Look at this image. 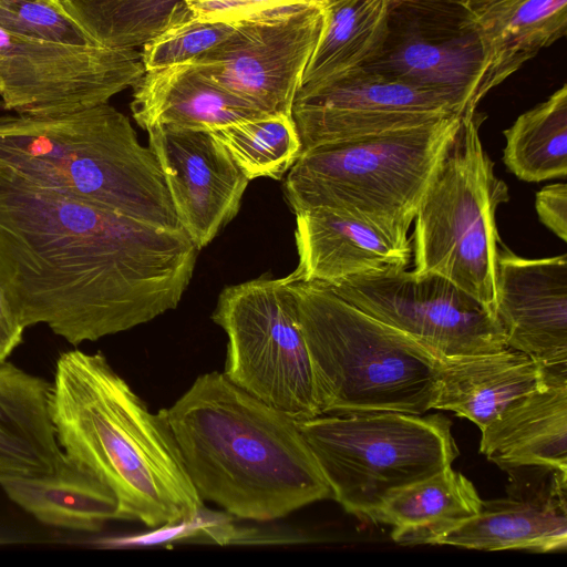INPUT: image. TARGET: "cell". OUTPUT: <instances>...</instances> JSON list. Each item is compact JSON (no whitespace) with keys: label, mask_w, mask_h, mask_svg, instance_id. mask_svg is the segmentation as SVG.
<instances>
[{"label":"cell","mask_w":567,"mask_h":567,"mask_svg":"<svg viewBox=\"0 0 567 567\" xmlns=\"http://www.w3.org/2000/svg\"><path fill=\"white\" fill-rule=\"evenodd\" d=\"M198 249L158 228L0 174V288L25 329L76 347L177 307Z\"/></svg>","instance_id":"obj_1"},{"label":"cell","mask_w":567,"mask_h":567,"mask_svg":"<svg viewBox=\"0 0 567 567\" xmlns=\"http://www.w3.org/2000/svg\"><path fill=\"white\" fill-rule=\"evenodd\" d=\"M50 412L64 455L113 492L120 519L159 528L202 514L165 409L151 412L102 353L59 355Z\"/></svg>","instance_id":"obj_2"},{"label":"cell","mask_w":567,"mask_h":567,"mask_svg":"<svg viewBox=\"0 0 567 567\" xmlns=\"http://www.w3.org/2000/svg\"><path fill=\"white\" fill-rule=\"evenodd\" d=\"M165 413L203 501L268 522L331 497L298 421L223 372L199 375Z\"/></svg>","instance_id":"obj_3"},{"label":"cell","mask_w":567,"mask_h":567,"mask_svg":"<svg viewBox=\"0 0 567 567\" xmlns=\"http://www.w3.org/2000/svg\"><path fill=\"white\" fill-rule=\"evenodd\" d=\"M0 174L164 229H183L163 172L109 103L0 116Z\"/></svg>","instance_id":"obj_4"},{"label":"cell","mask_w":567,"mask_h":567,"mask_svg":"<svg viewBox=\"0 0 567 567\" xmlns=\"http://www.w3.org/2000/svg\"><path fill=\"white\" fill-rule=\"evenodd\" d=\"M291 274L320 415L433 409L442 358L328 286Z\"/></svg>","instance_id":"obj_5"},{"label":"cell","mask_w":567,"mask_h":567,"mask_svg":"<svg viewBox=\"0 0 567 567\" xmlns=\"http://www.w3.org/2000/svg\"><path fill=\"white\" fill-rule=\"evenodd\" d=\"M461 114L303 150L284 183L295 214L323 207L362 220L412 252L408 231Z\"/></svg>","instance_id":"obj_6"},{"label":"cell","mask_w":567,"mask_h":567,"mask_svg":"<svg viewBox=\"0 0 567 567\" xmlns=\"http://www.w3.org/2000/svg\"><path fill=\"white\" fill-rule=\"evenodd\" d=\"M480 124L475 111L462 114L434 168L414 218L413 271L439 274L494 311L496 212L509 193L483 148Z\"/></svg>","instance_id":"obj_7"},{"label":"cell","mask_w":567,"mask_h":567,"mask_svg":"<svg viewBox=\"0 0 567 567\" xmlns=\"http://www.w3.org/2000/svg\"><path fill=\"white\" fill-rule=\"evenodd\" d=\"M393 411L321 414L298 426L331 497L369 519L392 494L452 465L460 452L451 421Z\"/></svg>","instance_id":"obj_8"},{"label":"cell","mask_w":567,"mask_h":567,"mask_svg":"<svg viewBox=\"0 0 567 567\" xmlns=\"http://www.w3.org/2000/svg\"><path fill=\"white\" fill-rule=\"evenodd\" d=\"M292 279L290 274L226 287L212 318L228 338L226 378L289 417L303 421L320 414Z\"/></svg>","instance_id":"obj_9"},{"label":"cell","mask_w":567,"mask_h":567,"mask_svg":"<svg viewBox=\"0 0 567 567\" xmlns=\"http://www.w3.org/2000/svg\"><path fill=\"white\" fill-rule=\"evenodd\" d=\"M328 287L442 359L507 348L494 311L439 274L419 275L395 268L354 276Z\"/></svg>","instance_id":"obj_10"},{"label":"cell","mask_w":567,"mask_h":567,"mask_svg":"<svg viewBox=\"0 0 567 567\" xmlns=\"http://www.w3.org/2000/svg\"><path fill=\"white\" fill-rule=\"evenodd\" d=\"M141 53L29 39L0 29V107L25 115L89 109L133 86Z\"/></svg>","instance_id":"obj_11"},{"label":"cell","mask_w":567,"mask_h":567,"mask_svg":"<svg viewBox=\"0 0 567 567\" xmlns=\"http://www.w3.org/2000/svg\"><path fill=\"white\" fill-rule=\"evenodd\" d=\"M323 18V6L312 2L257 11L236 20L225 40L192 62L261 112L291 115Z\"/></svg>","instance_id":"obj_12"},{"label":"cell","mask_w":567,"mask_h":567,"mask_svg":"<svg viewBox=\"0 0 567 567\" xmlns=\"http://www.w3.org/2000/svg\"><path fill=\"white\" fill-rule=\"evenodd\" d=\"M362 68L475 111L484 73L481 35L462 2L390 0L384 40Z\"/></svg>","instance_id":"obj_13"},{"label":"cell","mask_w":567,"mask_h":567,"mask_svg":"<svg viewBox=\"0 0 567 567\" xmlns=\"http://www.w3.org/2000/svg\"><path fill=\"white\" fill-rule=\"evenodd\" d=\"M452 114L464 113L446 96L367 68L301 85L291 109L302 151L419 126Z\"/></svg>","instance_id":"obj_14"},{"label":"cell","mask_w":567,"mask_h":567,"mask_svg":"<svg viewBox=\"0 0 567 567\" xmlns=\"http://www.w3.org/2000/svg\"><path fill=\"white\" fill-rule=\"evenodd\" d=\"M147 133L177 218L199 250L237 215L249 179L209 131L154 126Z\"/></svg>","instance_id":"obj_15"},{"label":"cell","mask_w":567,"mask_h":567,"mask_svg":"<svg viewBox=\"0 0 567 567\" xmlns=\"http://www.w3.org/2000/svg\"><path fill=\"white\" fill-rule=\"evenodd\" d=\"M495 316L507 348L567 371V255L528 259L501 243Z\"/></svg>","instance_id":"obj_16"},{"label":"cell","mask_w":567,"mask_h":567,"mask_svg":"<svg viewBox=\"0 0 567 567\" xmlns=\"http://www.w3.org/2000/svg\"><path fill=\"white\" fill-rule=\"evenodd\" d=\"M539 470L537 480H513L507 496L483 501L476 515L437 537L433 545L540 553L566 549L567 474Z\"/></svg>","instance_id":"obj_17"},{"label":"cell","mask_w":567,"mask_h":567,"mask_svg":"<svg viewBox=\"0 0 567 567\" xmlns=\"http://www.w3.org/2000/svg\"><path fill=\"white\" fill-rule=\"evenodd\" d=\"M295 215L297 280L333 286L354 276L409 265L412 252L398 248L362 220L323 207Z\"/></svg>","instance_id":"obj_18"},{"label":"cell","mask_w":567,"mask_h":567,"mask_svg":"<svg viewBox=\"0 0 567 567\" xmlns=\"http://www.w3.org/2000/svg\"><path fill=\"white\" fill-rule=\"evenodd\" d=\"M480 451L504 470L546 467L567 474V371L545 380L482 430Z\"/></svg>","instance_id":"obj_19"},{"label":"cell","mask_w":567,"mask_h":567,"mask_svg":"<svg viewBox=\"0 0 567 567\" xmlns=\"http://www.w3.org/2000/svg\"><path fill=\"white\" fill-rule=\"evenodd\" d=\"M131 111L143 130L213 131L270 115L221 86L192 61L144 71L132 86Z\"/></svg>","instance_id":"obj_20"},{"label":"cell","mask_w":567,"mask_h":567,"mask_svg":"<svg viewBox=\"0 0 567 567\" xmlns=\"http://www.w3.org/2000/svg\"><path fill=\"white\" fill-rule=\"evenodd\" d=\"M462 3L484 48L480 101L567 32V0H464Z\"/></svg>","instance_id":"obj_21"},{"label":"cell","mask_w":567,"mask_h":567,"mask_svg":"<svg viewBox=\"0 0 567 567\" xmlns=\"http://www.w3.org/2000/svg\"><path fill=\"white\" fill-rule=\"evenodd\" d=\"M50 393L48 380L0 362V480L51 473L64 463Z\"/></svg>","instance_id":"obj_22"},{"label":"cell","mask_w":567,"mask_h":567,"mask_svg":"<svg viewBox=\"0 0 567 567\" xmlns=\"http://www.w3.org/2000/svg\"><path fill=\"white\" fill-rule=\"evenodd\" d=\"M546 373L534 359L511 348L443 358L433 409L454 412L482 430L508 405L536 389Z\"/></svg>","instance_id":"obj_23"},{"label":"cell","mask_w":567,"mask_h":567,"mask_svg":"<svg viewBox=\"0 0 567 567\" xmlns=\"http://www.w3.org/2000/svg\"><path fill=\"white\" fill-rule=\"evenodd\" d=\"M0 486L10 501L49 526L95 533L120 519L113 492L66 456L54 472L3 478Z\"/></svg>","instance_id":"obj_24"},{"label":"cell","mask_w":567,"mask_h":567,"mask_svg":"<svg viewBox=\"0 0 567 567\" xmlns=\"http://www.w3.org/2000/svg\"><path fill=\"white\" fill-rule=\"evenodd\" d=\"M482 502L473 483L450 465L392 494L369 519L391 525V537L401 545H433L476 515Z\"/></svg>","instance_id":"obj_25"},{"label":"cell","mask_w":567,"mask_h":567,"mask_svg":"<svg viewBox=\"0 0 567 567\" xmlns=\"http://www.w3.org/2000/svg\"><path fill=\"white\" fill-rule=\"evenodd\" d=\"M389 3L390 0L328 2L323 7L321 34L301 85L321 82L370 62L384 40Z\"/></svg>","instance_id":"obj_26"},{"label":"cell","mask_w":567,"mask_h":567,"mask_svg":"<svg viewBox=\"0 0 567 567\" xmlns=\"http://www.w3.org/2000/svg\"><path fill=\"white\" fill-rule=\"evenodd\" d=\"M505 166L519 179L538 183L567 175V85L520 114L504 131Z\"/></svg>","instance_id":"obj_27"},{"label":"cell","mask_w":567,"mask_h":567,"mask_svg":"<svg viewBox=\"0 0 567 567\" xmlns=\"http://www.w3.org/2000/svg\"><path fill=\"white\" fill-rule=\"evenodd\" d=\"M62 9L100 45L143 47L190 16L184 0H61Z\"/></svg>","instance_id":"obj_28"},{"label":"cell","mask_w":567,"mask_h":567,"mask_svg":"<svg viewBox=\"0 0 567 567\" xmlns=\"http://www.w3.org/2000/svg\"><path fill=\"white\" fill-rule=\"evenodd\" d=\"M209 132L249 181L281 179L302 152L291 115H262Z\"/></svg>","instance_id":"obj_29"},{"label":"cell","mask_w":567,"mask_h":567,"mask_svg":"<svg viewBox=\"0 0 567 567\" xmlns=\"http://www.w3.org/2000/svg\"><path fill=\"white\" fill-rule=\"evenodd\" d=\"M0 29L34 40L74 45L97 44L52 0H0Z\"/></svg>","instance_id":"obj_30"},{"label":"cell","mask_w":567,"mask_h":567,"mask_svg":"<svg viewBox=\"0 0 567 567\" xmlns=\"http://www.w3.org/2000/svg\"><path fill=\"white\" fill-rule=\"evenodd\" d=\"M234 28L235 21H205L194 16L172 24L143 45L144 71L193 61L218 45Z\"/></svg>","instance_id":"obj_31"},{"label":"cell","mask_w":567,"mask_h":567,"mask_svg":"<svg viewBox=\"0 0 567 567\" xmlns=\"http://www.w3.org/2000/svg\"><path fill=\"white\" fill-rule=\"evenodd\" d=\"M193 16L205 21H236L276 6L312 2L324 7L326 0H184Z\"/></svg>","instance_id":"obj_32"},{"label":"cell","mask_w":567,"mask_h":567,"mask_svg":"<svg viewBox=\"0 0 567 567\" xmlns=\"http://www.w3.org/2000/svg\"><path fill=\"white\" fill-rule=\"evenodd\" d=\"M535 208L539 220L563 241L567 240V185H546L536 194Z\"/></svg>","instance_id":"obj_33"},{"label":"cell","mask_w":567,"mask_h":567,"mask_svg":"<svg viewBox=\"0 0 567 567\" xmlns=\"http://www.w3.org/2000/svg\"><path fill=\"white\" fill-rule=\"evenodd\" d=\"M24 328L12 311L4 292L0 288V362L7 361L21 344Z\"/></svg>","instance_id":"obj_34"},{"label":"cell","mask_w":567,"mask_h":567,"mask_svg":"<svg viewBox=\"0 0 567 567\" xmlns=\"http://www.w3.org/2000/svg\"><path fill=\"white\" fill-rule=\"evenodd\" d=\"M433 1L463 2L464 0H433Z\"/></svg>","instance_id":"obj_35"},{"label":"cell","mask_w":567,"mask_h":567,"mask_svg":"<svg viewBox=\"0 0 567 567\" xmlns=\"http://www.w3.org/2000/svg\"><path fill=\"white\" fill-rule=\"evenodd\" d=\"M330 1H333V0H326V4H327L328 2H330ZM326 4H324V6H326Z\"/></svg>","instance_id":"obj_36"},{"label":"cell","mask_w":567,"mask_h":567,"mask_svg":"<svg viewBox=\"0 0 567 567\" xmlns=\"http://www.w3.org/2000/svg\"><path fill=\"white\" fill-rule=\"evenodd\" d=\"M52 1H54V2H60L61 0H52Z\"/></svg>","instance_id":"obj_37"}]
</instances>
